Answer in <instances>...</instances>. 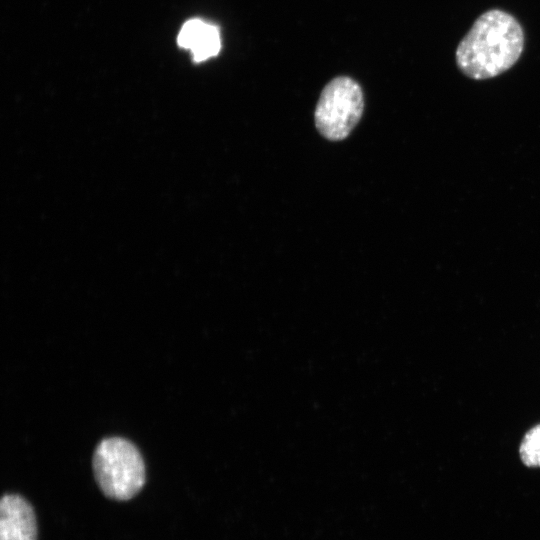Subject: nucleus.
Masks as SVG:
<instances>
[{"mask_svg":"<svg viewBox=\"0 0 540 540\" xmlns=\"http://www.w3.org/2000/svg\"><path fill=\"white\" fill-rule=\"evenodd\" d=\"M93 470L102 492L114 500L134 497L145 483L142 456L136 446L124 438H105L97 445Z\"/></svg>","mask_w":540,"mask_h":540,"instance_id":"f03ea898","label":"nucleus"},{"mask_svg":"<svg viewBox=\"0 0 540 540\" xmlns=\"http://www.w3.org/2000/svg\"><path fill=\"white\" fill-rule=\"evenodd\" d=\"M363 109L360 85L350 77H336L320 94L314 114L316 128L328 140H343L359 122Z\"/></svg>","mask_w":540,"mask_h":540,"instance_id":"7ed1b4c3","label":"nucleus"},{"mask_svg":"<svg viewBox=\"0 0 540 540\" xmlns=\"http://www.w3.org/2000/svg\"><path fill=\"white\" fill-rule=\"evenodd\" d=\"M519 454L527 467H540V423L525 433L519 446Z\"/></svg>","mask_w":540,"mask_h":540,"instance_id":"423d86ee","label":"nucleus"},{"mask_svg":"<svg viewBox=\"0 0 540 540\" xmlns=\"http://www.w3.org/2000/svg\"><path fill=\"white\" fill-rule=\"evenodd\" d=\"M177 42L180 47L191 51L196 62L217 55L221 48L218 28L200 19L187 21L178 34Z\"/></svg>","mask_w":540,"mask_h":540,"instance_id":"39448f33","label":"nucleus"},{"mask_svg":"<svg viewBox=\"0 0 540 540\" xmlns=\"http://www.w3.org/2000/svg\"><path fill=\"white\" fill-rule=\"evenodd\" d=\"M524 32L510 13L491 9L482 13L459 42L458 69L474 80L496 77L509 70L524 48Z\"/></svg>","mask_w":540,"mask_h":540,"instance_id":"f257e3e1","label":"nucleus"},{"mask_svg":"<svg viewBox=\"0 0 540 540\" xmlns=\"http://www.w3.org/2000/svg\"><path fill=\"white\" fill-rule=\"evenodd\" d=\"M36 518L21 496L6 494L0 503V540H36Z\"/></svg>","mask_w":540,"mask_h":540,"instance_id":"20e7f679","label":"nucleus"}]
</instances>
